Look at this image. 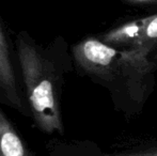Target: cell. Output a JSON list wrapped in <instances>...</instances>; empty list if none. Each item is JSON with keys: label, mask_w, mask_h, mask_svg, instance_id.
<instances>
[{"label": "cell", "mask_w": 157, "mask_h": 156, "mask_svg": "<svg viewBox=\"0 0 157 156\" xmlns=\"http://www.w3.org/2000/svg\"><path fill=\"white\" fill-rule=\"evenodd\" d=\"M150 19L151 16H147L113 28L103 34L101 41L109 45L132 46L135 49H147L144 42V34Z\"/></svg>", "instance_id": "obj_4"}, {"label": "cell", "mask_w": 157, "mask_h": 156, "mask_svg": "<svg viewBox=\"0 0 157 156\" xmlns=\"http://www.w3.org/2000/svg\"><path fill=\"white\" fill-rule=\"evenodd\" d=\"M144 156H157V148L153 149V150L144 151Z\"/></svg>", "instance_id": "obj_9"}, {"label": "cell", "mask_w": 157, "mask_h": 156, "mask_svg": "<svg viewBox=\"0 0 157 156\" xmlns=\"http://www.w3.org/2000/svg\"><path fill=\"white\" fill-rule=\"evenodd\" d=\"M0 156H33L0 108Z\"/></svg>", "instance_id": "obj_5"}, {"label": "cell", "mask_w": 157, "mask_h": 156, "mask_svg": "<svg viewBox=\"0 0 157 156\" xmlns=\"http://www.w3.org/2000/svg\"><path fill=\"white\" fill-rule=\"evenodd\" d=\"M147 49L119 51L101 40L88 38L73 47L75 62L86 73L101 78H108L123 67L141 71L147 67Z\"/></svg>", "instance_id": "obj_2"}, {"label": "cell", "mask_w": 157, "mask_h": 156, "mask_svg": "<svg viewBox=\"0 0 157 156\" xmlns=\"http://www.w3.org/2000/svg\"><path fill=\"white\" fill-rule=\"evenodd\" d=\"M157 41V14L151 15V19H150L147 27L145 29L144 34V42L145 45L147 46L149 43Z\"/></svg>", "instance_id": "obj_6"}, {"label": "cell", "mask_w": 157, "mask_h": 156, "mask_svg": "<svg viewBox=\"0 0 157 156\" xmlns=\"http://www.w3.org/2000/svg\"><path fill=\"white\" fill-rule=\"evenodd\" d=\"M111 156H144V152H138V153H124V154H116Z\"/></svg>", "instance_id": "obj_8"}, {"label": "cell", "mask_w": 157, "mask_h": 156, "mask_svg": "<svg viewBox=\"0 0 157 156\" xmlns=\"http://www.w3.org/2000/svg\"><path fill=\"white\" fill-rule=\"evenodd\" d=\"M17 58L26 101L36 126L46 134L63 133L59 101V75L48 52L26 32L17 36Z\"/></svg>", "instance_id": "obj_1"}, {"label": "cell", "mask_w": 157, "mask_h": 156, "mask_svg": "<svg viewBox=\"0 0 157 156\" xmlns=\"http://www.w3.org/2000/svg\"><path fill=\"white\" fill-rule=\"evenodd\" d=\"M128 1L135 2V3H141V4H154V3H157V0H128Z\"/></svg>", "instance_id": "obj_7"}, {"label": "cell", "mask_w": 157, "mask_h": 156, "mask_svg": "<svg viewBox=\"0 0 157 156\" xmlns=\"http://www.w3.org/2000/svg\"><path fill=\"white\" fill-rule=\"evenodd\" d=\"M0 104H4L24 115H29L25 98L21 95L19 83L11 57L10 46L0 21Z\"/></svg>", "instance_id": "obj_3"}]
</instances>
